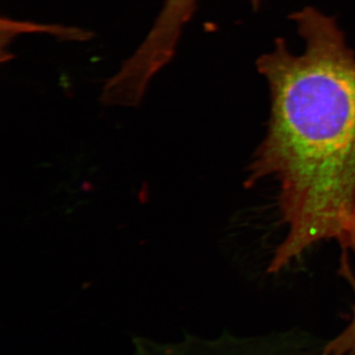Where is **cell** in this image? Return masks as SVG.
Here are the masks:
<instances>
[{"label": "cell", "mask_w": 355, "mask_h": 355, "mask_svg": "<svg viewBox=\"0 0 355 355\" xmlns=\"http://www.w3.org/2000/svg\"><path fill=\"white\" fill-rule=\"evenodd\" d=\"M254 2H259V0H253Z\"/></svg>", "instance_id": "cell-5"}, {"label": "cell", "mask_w": 355, "mask_h": 355, "mask_svg": "<svg viewBox=\"0 0 355 355\" xmlns=\"http://www.w3.org/2000/svg\"><path fill=\"white\" fill-rule=\"evenodd\" d=\"M343 249L345 256L350 257L355 261V236L343 246ZM343 270H345V277L349 279L355 296V272L347 268H343ZM321 355H355V301L349 324L334 340L324 343L322 347Z\"/></svg>", "instance_id": "cell-4"}, {"label": "cell", "mask_w": 355, "mask_h": 355, "mask_svg": "<svg viewBox=\"0 0 355 355\" xmlns=\"http://www.w3.org/2000/svg\"><path fill=\"white\" fill-rule=\"evenodd\" d=\"M197 0H164L157 21L146 37V44L160 55L175 53L182 30L191 19Z\"/></svg>", "instance_id": "cell-3"}, {"label": "cell", "mask_w": 355, "mask_h": 355, "mask_svg": "<svg viewBox=\"0 0 355 355\" xmlns=\"http://www.w3.org/2000/svg\"><path fill=\"white\" fill-rule=\"evenodd\" d=\"M307 340L291 338H236L223 336L214 340L186 335L183 340L163 343L139 336L132 355H321Z\"/></svg>", "instance_id": "cell-2"}, {"label": "cell", "mask_w": 355, "mask_h": 355, "mask_svg": "<svg viewBox=\"0 0 355 355\" xmlns=\"http://www.w3.org/2000/svg\"><path fill=\"white\" fill-rule=\"evenodd\" d=\"M305 42L294 55L282 39L259 58L270 90V121L247 184H279L286 237L268 272L317 243L340 246L355 235V53L335 19L307 7L292 15Z\"/></svg>", "instance_id": "cell-1"}]
</instances>
